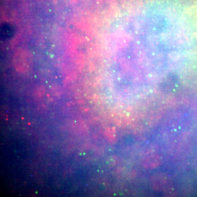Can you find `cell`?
<instances>
[{"instance_id": "6da1fadb", "label": "cell", "mask_w": 197, "mask_h": 197, "mask_svg": "<svg viewBox=\"0 0 197 197\" xmlns=\"http://www.w3.org/2000/svg\"><path fill=\"white\" fill-rule=\"evenodd\" d=\"M14 30L10 25L4 23L2 25L1 29V36L2 40H7L13 35Z\"/></svg>"}]
</instances>
